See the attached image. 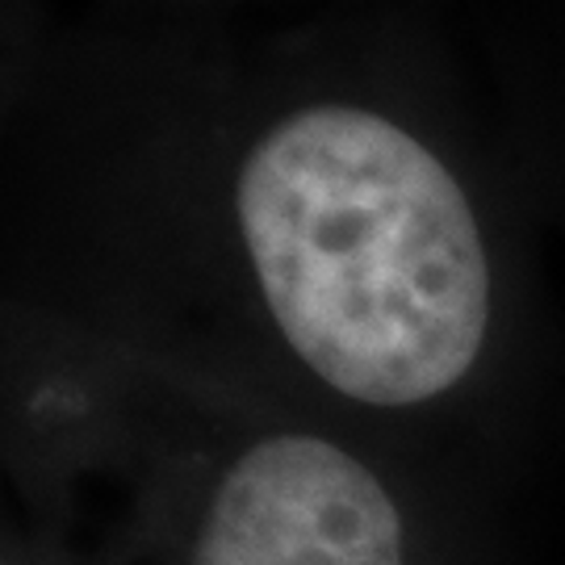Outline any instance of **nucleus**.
I'll list each match as a JSON object with an SVG mask.
<instances>
[{
  "label": "nucleus",
  "instance_id": "obj_1",
  "mask_svg": "<svg viewBox=\"0 0 565 565\" xmlns=\"http://www.w3.org/2000/svg\"><path fill=\"white\" fill-rule=\"evenodd\" d=\"M252 394L520 494L541 457L503 385V281L465 181L398 121L310 105L226 184Z\"/></svg>",
  "mask_w": 565,
  "mask_h": 565
},
{
  "label": "nucleus",
  "instance_id": "obj_2",
  "mask_svg": "<svg viewBox=\"0 0 565 565\" xmlns=\"http://www.w3.org/2000/svg\"><path fill=\"white\" fill-rule=\"evenodd\" d=\"M0 461L76 565H520L503 490L121 352L13 385Z\"/></svg>",
  "mask_w": 565,
  "mask_h": 565
},
{
  "label": "nucleus",
  "instance_id": "obj_3",
  "mask_svg": "<svg viewBox=\"0 0 565 565\" xmlns=\"http://www.w3.org/2000/svg\"><path fill=\"white\" fill-rule=\"evenodd\" d=\"M0 565H76L67 557L60 541H51L46 532L30 527L13 511H4L0 520Z\"/></svg>",
  "mask_w": 565,
  "mask_h": 565
}]
</instances>
